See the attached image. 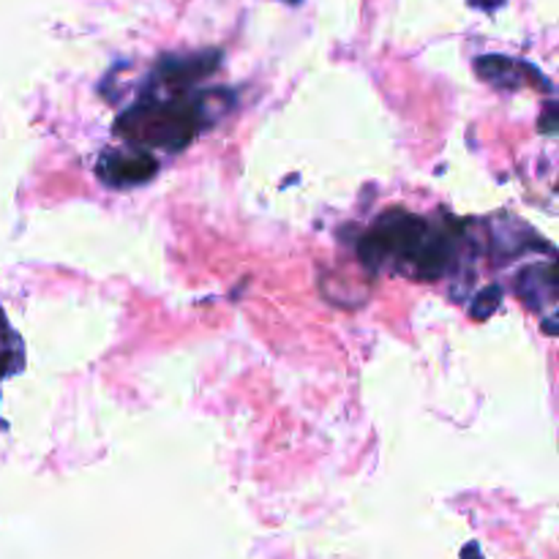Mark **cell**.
I'll use <instances>...</instances> for the list:
<instances>
[{
    "instance_id": "1",
    "label": "cell",
    "mask_w": 559,
    "mask_h": 559,
    "mask_svg": "<svg viewBox=\"0 0 559 559\" xmlns=\"http://www.w3.org/2000/svg\"><path fill=\"white\" fill-rule=\"evenodd\" d=\"M191 85L167 82L151 76V85L140 102L126 109L115 123L123 140L134 142L136 151L158 147V151L178 153L194 142L205 123L207 96H194Z\"/></svg>"
},
{
    "instance_id": "2",
    "label": "cell",
    "mask_w": 559,
    "mask_h": 559,
    "mask_svg": "<svg viewBox=\"0 0 559 559\" xmlns=\"http://www.w3.org/2000/svg\"><path fill=\"white\" fill-rule=\"evenodd\" d=\"M360 257L371 267L396 262L402 271L440 278L451 265V240L415 213L388 211L360 240Z\"/></svg>"
},
{
    "instance_id": "3",
    "label": "cell",
    "mask_w": 559,
    "mask_h": 559,
    "mask_svg": "<svg viewBox=\"0 0 559 559\" xmlns=\"http://www.w3.org/2000/svg\"><path fill=\"white\" fill-rule=\"evenodd\" d=\"M158 164L147 151H107L98 158V178L112 189H131L156 175Z\"/></svg>"
},
{
    "instance_id": "4",
    "label": "cell",
    "mask_w": 559,
    "mask_h": 559,
    "mask_svg": "<svg viewBox=\"0 0 559 559\" xmlns=\"http://www.w3.org/2000/svg\"><path fill=\"white\" fill-rule=\"evenodd\" d=\"M475 71H478L480 80L491 82L495 87H519L524 76H530L533 82H544L549 87L540 71H535L530 63H522V60L506 58V55H484V58L475 60Z\"/></svg>"
},
{
    "instance_id": "5",
    "label": "cell",
    "mask_w": 559,
    "mask_h": 559,
    "mask_svg": "<svg viewBox=\"0 0 559 559\" xmlns=\"http://www.w3.org/2000/svg\"><path fill=\"white\" fill-rule=\"evenodd\" d=\"M22 366H25V349L0 309V382L9 380L11 374H20Z\"/></svg>"
},
{
    "instance_id": "6",
    "label": "cell",
    "mask_w": 559,
    "mask_h": 559,
    "mask_svg": "<svg viewBox=\"0 0 559 559\" xmlns=\"http://www.w3.org/2000/svg\"><path fill=\"white\" fill-rule=\"evenodd\" d=\"M500 300H502V289L497 287V284H491V287H486L484 293H480L478 298H475L473 317H478V320H486V317H489L491 311H495L497 306H500Z\"/></svg>"
},
{
    "instance_id": "7",
    "label": "cell",
    "mask_w": 559,
    "mask_h": 559,
    "mask_svg": "<svg viewBox=\"0 0 559 559\" xmlns=\"http://www.w3.org/2000/svg\"><path fill=\"white\" fill-rule=\"evenodd\" d=\"M555 104H549V107H546V123H544V131L546 134H555Z\"/></svg>"
},
{
    "instance_id": "8",
    "label": "cell",
    "mask_w": 559,
    "mask_h": 559,
    "mask_svg": "<svg viewBox=\"0 0 559 559\" xmlns=\"http://www.w3.org/2000/svg\"><path fill=\"white\" fill-rule=\"evenodd\" d=\"M287 3H300V0H287Z\"/></svg>"
}]
</instances>
